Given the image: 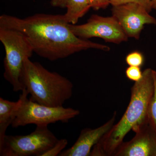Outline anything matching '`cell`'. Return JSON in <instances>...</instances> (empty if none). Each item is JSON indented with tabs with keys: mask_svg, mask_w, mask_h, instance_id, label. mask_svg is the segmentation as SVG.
<instances>
[{
	"mask_svg": "<svg viewBox=\"0 0 156 156\" xmlns=\"http://www.w3.org/2000/svg\"><path fill=\"white\" fill-rule=\"evenodd\" d=\"M63 14L66 21L71 24H76L91 8L89 0H68Z\"/></svg>",
	"mask_w": 156,
	"mask_h": 156,
	"instance_id": "obj_12",
	"label": "cell"
},
{
	"mask_svg": "<svg viewBox=\"0 0 156 156\" xmlns=\"http://www.w3.org/2000/svg\"><path fill=\"white\" fill-rule=\"evenodd\" d=\"M154 92L150 101L147 112L149 124L156 133V71L152 70Z\"/></svg>",
	"mask_w": 156,
	"mask_h": 156,
	"instance_id": "obj_13",
	"label": "cell"
},
{
	"mask_svg": "<svg viewBox=\"0 0 156 156\" xmlns=\"http://www.w3.org/2000/svg\"><path fill=\"white\" fill-rule=\"evenodd\" d=\"M58 140L48 126H37L27 135H6L0 145V156H43Z\"/></svg>",
	"mask_w": 156,
	"mask_h": 156,
	"instance_id": "obj_6",
	"label": "cell"
},
{
	"mask_svg": "<svg viewBox=\"0 0 156 156\" xmlns=\"http://www.w3.org/2000/svg\"><path fill=\"white\" fill-rule=\"evenodd\" d=\"M68 0H51V5L56 8H66V3Z\"/></svg>",
	"mask_w": 156,
	"mask_h": 156,
	"instance_id": "obj_19",
	"label": "cell"
},
{
	"mask_svg": "<svg viewBox=\"0 0 156 156\" xmlns=\"http://www.w3.org/2000/svg\"><path fill=\"white\" fill-rule=\"evenodd\" d=\"M91 8L95 10L105 9L110 5V0H89Z\"/></svg>",
	"mask_w": 156,
	"mask_h": 156,
	"instance_id": "obj_18",
	"label": "cell"
},
{
	"mask_svg": "<svg viewBox=\"0 0 156 156\" xmlns=\"http://www.w3.org/2000/svg\"><path fill=\"white\" fill-rule=\"evenodd\" d=\"M153 9H156V0H151Z\"/></svg>",
	"mask_w": 156,
	"mask_h": 156,
	"instance_id": "obj_20",
	"label": "cell"
},
{
	"mask_svg": "<svg viewBox=\"0 0 156 156\" xmlns=\"http://www.w3.org/2000/svg\"><path fill=\"white\" fill-rule=\"evenodd\" d=\"M152 69L143 72L142 79L131 89L130 102L120 121L92 148L89 156H114L128 132L148 121L150 101L154 92Z\"/></svg>",
	"mask_w": 156,
	"mask_h": 156,
	"instance_id": "obj_2",
	"label": "cell"
},
{
	"mask_svg": "<svg viewBox=\"0 0 156 156\" xmlns=\"http://www.w3.org/2000/svg\"><path fill=\"white\" fill-rule=\"evenodd\" d=\"M135 135L123 142L114 156H156V133L148 122L134 128Z\"/></svg>",
	"mask_w": 156,
	"mask_h": 156,
	"instance_id": "obj_9",
	"label": "cell"
},
{
	"mask_svg": "<svg viewBox=\"0 0 156 156\" xmlns=\"http://www.w3.org/2000/svg\"><path fill=\"white\" fill-rule=\"evenodd\" d=\"M63 14H36L20 18L2 14L0 27L19 31L28 40L34 53L51 61L90 49L109 51L107 45L81 39L70 28Z\"/></svg>",
	"mask_w": 156,
	"mask_h": 156,
	"instance_id": "obj_1",
	"label": "cell"
},
{
	"mask_svg": "<svg viewBox=\"0 0 156 156\" xmlns=\"http://www.w3.org/2000/svg\"><path fill=\"white\" fill-rule=\"evenodd\" d=\"M117 112H115L111 119L102 126L95 128H87L81 131L76 142L71 147L59 154V156H88L93 147L115 125Z\"/></svg>",
	"mask_w": 156,
	"mask_h": 156,
	"instance_id": "obj_10",
	"label": "cell"
},
{
	"mask_svg": "<svg viewBox=\"0 0 156 156\" xmlns=\"http://www.w3.org/2000/svg\"><path fill=\"white\" fill-rule=\"evenodd\" d=\"M0 41L5 48L4 77L14 92L23 91L22 82L24 60L30 58L33 49L26 37L19 31L0 27Z\"/></svg>",
	"mask_w": 156,
	"mask_h": 156,
	"instance_id": "obj_4",
	"label": "cell"
},
{
	"mask_svg": "<svg viewBox=\"0 0 156 156\" xmlns=\"http://www.w3.org/2000/svg\"><path fill=\"white\" fill-rule=\"evenodd\" d=\"M112 6L119 5L129 3H135L140 4L144 7L149 12L152 10L151 0H110Z\"/></svg>",
	"mask_w": 156,
	"mask_h": 156,
	"instance_id": "obj_15",
	"label": "cell"
},
{
	"mask_svg": "<svg viewBox=\"0 0 156 156\" xmlns=\"http://www.w3.org/2000/svg\"><path fill=\"white\" fill-rule=\"evenodd\" d=\"M67 140L61 139L58 140L57 142L53 147L44 154L43 156H58L66 147L68 144Z\"/></svg>",
	"mask_w": 156,
	"mask_h": 156,
	"instance_id": "obj_16",
	"label": "cell"
},
{
	"mask_svg": "<svg viewBox=\"0 0 156 156\" xmlns=\"http://www.w3.org/2000/svg\"><path fill=\"white\" fill-rule=\"evenodd\" d=\"M19 101H11L0 98V145L2 144L7 129L14 118Z\"/></svg>",
	"mask_w": 156,
	"mask_h": 156,
	"instance_id": "obj_11",
	"label": "cell"
},
{
	"mask_svg": "<svg viewBox=\"0 0 156 156\" xmlns=\"http://www.w3.org/2000/svg\"><path fill=\"white\" fill-rule=\"evenodd\" d=\"M126 77L130 80L137 82L140 80L143 77V72L140 67L129 66L126 70Z\"/></svg>",
	"mask_w": 156,
	"mask_h": 156,
	"instance_id": "obj_17",
	"label": "cell"
},
{
	"mask_svg": "<svg viewBox=\"0 0 156 156\" xmlns=\"http://www.w3.org/2000/svg\"><path fill=\"white\" fill-rule=\"evenodd\" d=\"M112 13L128 38L138 40L144 26L156 25V18L144 6L137 3L112 6Z\"/></svg>",
	"mask_w": 156,
	"mask_h": 156,
	"instance_id": "obj_8",
	"label": "cell"
},
{
	"mask_svg": "<svg viewBox=\"0 0 156 156\" xmlns=\"http://www.w3.org/2000/svg\"><path fill=\"white\" fill-rule=\"evenodd\" d=\"M126 63L129 66L141 67L144 64V56L141 52L134 51L128 53L126 57Z\"/></svg>",
	"mask_w": 156,
	"mask_h": 156,
	"instance_id": "obj_14",
	"label": "cell"
},
{
	"mask_svg": "<svg viewBox=\"0 0 156 156\" xmlns=\"http://www.w3.org/2000/svg\"><path fill=\"white\" fill-rule=\"evenodd\" d=\"M69 26L76 36L85 40L98 37L107 43L119 44L127 41L128 38L116 20L112 16L105 17L93 14L84 24H69Z\"/></svg>",
	"mask_w": 156,
	"mask_h": 156,
	"instance_id": "obj_7",
	"label": "cell"
},
{
	"mask_svg": "<svg viewBox=\"0 0 156 156\" xmlns=\"http://www.w3.org/2000/svg\"><path fill=\"white\" fill-rule=\"evenodd\" d=\"M22 82L30 99L43 105L63 106L72 96L73 85L69 79L30 58L24 60Z\"/></svg>",
	"mask_w": 156,
	"mask_h": 156,
	"instance_id": "obj_3",
	"label": "cell"
},
{
	"mask_svg": "<svg viewBox=\"0 0 156 156\" xmlns=\"http://www.w3.org/2000/svg\"><path fill=\"white\" fill-rule=\"evenodd\" d=\"M26 89L22 91L18 100L19 104L15 112V118L11 126L17 128L34 124L48 126L57 122H68L80 115L78 110L70 108L50 107L34 102L28 98Z\"/></svg>",
	"mask_w": 156,
	"mask_h": 156,
	"instance_id": "obj_5",
	"label": "cell"
}]
</instances>
